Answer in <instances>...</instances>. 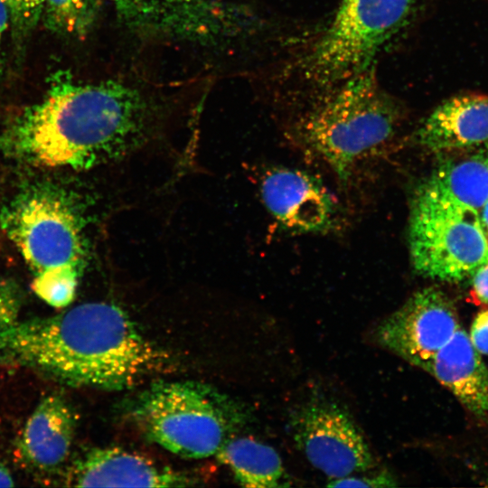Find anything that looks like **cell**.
<instances>
[{"label":"cell","instance_id":"6da1fadb","mask_svg":"<svg viewBox=\"0 0 488 488\" xmlns=\"http://www.w3.org/2000/svg\"><path fill=\"white\" fill-rule=\"evenodd\" d=\"M170 359L124 310L104 302L18 322L0 336V362L23 363L71 385L108 390L165 371Z\"/></svg>","mask_w":488,"mask_h":488},{"label":"cell","instance_id":"7a4b0ae2","mask_svg":"<svg viewBox=\"0 0 488 488\" xmlns=\"http://www.w3.org/2000/svg\"><path fill=\"white\" fill-rule=\"evenodd\" d=\"M151 125L152 108L136 89L116 80L79 83L63 72L16 119L7 146L35 165L89 169L139 146Z\"/></svg>","mask_w":488,"mask_h":488},{"label":"cell","instance_id":"3957f363","mask_svg":"<svg viewBox=\"0 0 488 488\" xmlns=\"http://www.w3.org/2000/svg\"><path fill=\"white\" fill-rule=\"evenodd\" d=\"M421 0H339L332 18L286 70L305 97L375 68L412 23Z\"/></svg>","mask_w":488,"mask_h":488},{"label":"cell","instance_id":"277c9868","mask_svg":"<svg viewBox=\"0 0 488 488\" xmlns=\"http://www.w3.org/2000/svg\"><path fill=\"white\" fill-rule=\"evenodd\" d=\"M375 68L308 96L295 128L345 179L354 163L389 140L402 106L379 83Z\"/></svg>","mask_w":488,"mask_h":488},{"label":"cell","instance_id":"5b68a950","mask_svg":"<svg viewBox=\"0 0 488 488\" xmlns=\"http://www.w3.org/2000/svg\"><path fill=\"white\" fill-rule=\"evenodd\" d=\"M133 416L149 439L185 458L216 455L243 422L222 395L197 382H158L143 391Z\"/></svg>","mask_w":488,"mask_h":488},{"label":"cell","instance_id":"8992f818","mask_svg":"<svg viewBox=\"0 0 488 488\" xmlns=\"http://www.w3.org/2000/svg\"><path fill=\"white\" fill-rule=\"evenodd\" d=\"M0 225L33 277L81 275L86 257L81 224L58 189L42 184L18 193L1 210Z\"/></svg>","mask_w":488,"mask_h":488},{"label":"cell","instance_id":"52a82bcc","mask_svg":"<svg viewBox=\"0 0 488 488\" xmlns=\"http://www.w3.org/2000/svg\"><path fill=\"white\" fill-rule=\"evenodd\" d=\"M415 269L421 275L458 282L488 262V239L479 211L417 193L409 227Z\"/></svg>","mask_w":488,"mask_h":488},{"label":"cell","instance_id":"ba28073f","mask_svg":"<svg viewBox=\"0 0 488 488\" xmlns=\"http://www.w3.org/2000/svg\"><path fill=\"white\" fill-rule=\"evenodd\" d=\"M130 32L157 39L219 45L254 34L261 19L247 5L221 0H108Z\"/></svg>","mask_w":488,"mask_h":488},{"label":"cell","instance_id":"9c48e42d","mask_svg":"<svg viewBox=\"0 0 488 488\" xmlns=\"http://www.w3.org/2000/svg\"><path fill=\"white\" fill-rule=\"evenodd\" d=\"M290 427L298 448L330 480L375 465L370 446L352 418L333 402L304 403L293 412Z\"/></svg>","mask_w":488,"mask_h":488},{"label":"cell","instance_id":"30bf717a","mask_svg":"<svg viewBox=\"0 0 488 488\" xmlns=\"http://www.w3.org/2000/svg\"><path fill=\"white\" fill-rule=\"evenodd\" d=\"M459 328L455 308L440 289L424 288L376 327L377 342L427 371L436 353Z\"/></svg>","mask_w":488,"mask_h":488},{"label":"cell","instance_id":"8fae6325","mask_svg":"<svg viewBox=\"0 0 488 488\" xmlns=\"http://www.w3.org/2000/svg\"><path fill=\"white\" fill-rule=\"evenodd\" d=\"M261 194L268 211L289 230L322 231L333 224L335 203L332 195L316 178L305 172L273 170L262 181Z\"/></svg>","mask_w":488,"mask_h":488},{"label":"cell","instance_id":"7c38bea8","mask_svg":"<svg viewBox=\"0 0 488 488\" xmlns=\"http://www.w3.org/2000/svg\"><path fill=\"white\" fill-rule=\"evenodd\" d=\"M70 482L73 486H187L192 479L149 457L122 447L94 448L73 465Z\"/></svg>","mask_w":488,"mask_h":488},{"label":"cell","instance_id":"4fadbf2b","mask_svg":"<svg viewBox=\"0 0 488 488\" xmlns=\"http://www.w3.org/2000/svg\"><path fill=\"white\" fill-rule=\"evenodd\" d=\"M76 423L72 408L61 396L44 397L17 442L16 453L23 465L41 473L61 467L70 455Z\"/></svg>","mask_w":488,"mask_h":488},{"label":"cell","instance_id":"5bb4252c","mask_svg":"<svg viewBox=\"0 0 488 488\" xmlns=\"http://www.w3.org/2000/svg\"><path fill=\"white\" fill-rule=\"evenodd\" d=\"M418 143L432 150H451L488 141V95L467 93L452 97L421 123Z\"/></svg>","mask_w":488,"mask_h":488},{"label":"cell","instance_id":"9a60e30c","mask_svg":"<svg viewBox=\"0 0 488 488\" xmlns=\"http://www.w3.org/2000/svg\"><path fill=\"white\" fill-rule=\"evenodd\" d=\"M474 415L488 420V368L467 333L458 328L427 371Z\"/></svg>","mask_w":488,"mask_h":488},{"label":"cell","instance_id":"2e32d148","mask_svg":"<svg viewBox=\"0 0 488 488\" xmlns=\"http://www.w3.org/2000/svg\"><path fill=\"white\" fill-rule=\"evenodd\" d=\"M418 193L479 211L488 200V149L443 164L419 187Z\"/></svg>","mask_w":488,"mask_h":488},{"label":"cell","instance_id":"e0dca14e","mask_svg":"<svg viewBox=\"0 0 488 488\" xmlns=\"http://www.w3.org/2000/svg\"><path fill=\"white\" fill-rule=\"evenodd\" d=\"M239 484L250 488L287 486L286 471L278 453L252 437L231 436L216 454Z\"/></svg>","mask_w":488,"mask_h":488},{"label":"cell","instance_id":"ac0fdd59","mask_svg":"<svg viewBox=\"0 0 488 488\" xmlns=\"http://www.w3.org/2000/svg\"><path fill=\"white\" fill-rule=\"evenodd\" d=\"M42 20L52 32L72 38H84L97 23L99 0H42Z\"/></svg>","mask_w":488,"mask_h":488},{"label":"cell","instance_id":"d6986e66","mask_svg":"<svg viewBox=\"0 0 488 488\" xmlns=\"http://www.w3.org/2000/svg\"><path fill=\"white\" fill-rule=\"evenodd\" d=\"M79 277L66 274H47L33 277L31 288L49 305L68 306L75 297Z\"/></svg>","mask_w":488,"mask_h":488},{"label":"cell","instance_id":"ffe728a7","mask_svg":"<svg viewBox=\"0 0 488 488\" xmlns=\"http://www.w3.org/2000/svg\"><path fill=\"white\" fill-rule=\"evenodd\" d=\"M7 8L10 24L17 39L31 33L42 20V0H2Z\"/></svg>","mask_w":488,"mask_h":488},{"label":"cell","instance_id":"44dd1931","mask_svg":"<svg viewBox=\"0 0 488 488\" xmlns=\"http://www.w3.org/2000/svg\"><path fill=\"white\" fill-rule=\"evenodd\" d=\"M23 294L12 279H0V336L18 323Z\"/></svg>","mask_w":488,"mask_h":488},{"label":"cell","instance_id":"7402d4cb","mask_svg":"<svg viewBox=\"0 0 488 488\" xmlns=\"http://www.w3.org/2000/svg\"><path fill=\"white\" fill-rule=\"evenodd\" d=\"M329 487H394L397 486L395 478L387 471L375 474L353 476L347 475L342 478L330 480Z\"/></svg>","mask_w":488,"mask_h":488},{"label":"cell","instance_id":"603a6c76","mask_svg":"<svg viewBox=\"0 0 488 488\" xmlns=\"http://www.w3.org/2000/svg\"><path fill=\"white\" fill-rule=\"evenodd\" d=\"M470 340L479 353L488 355V310L477 314L471 327Z\"/></svg>","mask_w":488,"mask_h":488},{"label":"cell","instance_id":"cb8c5ba5","mask_svg":"<svg viewBox=\"0 0 488 488\" xmlns=\"http://www.w3.org/2000/svg\"><path fill=\"white\" fill-rule=\"evenodd\" d=\"M472 296L477 304H488V262L473 274Z\"/></svg>","mask_w":488,"mask_h":488},{"label":"cell","instance_id":"d4e9b609","mask_svg":"<svg viewBox=\"0 0 488 488\" xmlns=\"http://www.w3.org/2000/svg\"><path fill=\"white\" fill-rule=\"evenodd\" d=\"M9 24H10V18H9L7 8L3 3V1L0 0V47H1L5 32L8 28Z\"/></svg>","mask_w":488,"mask_h":488},{"label":"cell","instance_id":"484cf974","mask_svg":"<svg viewBox=\"0 0 488 488\" xmlns=\"http://www.w3.org/2000/svg\"><path fill=\"white\" fill-rule=\"evenodd\" d=\"M14 477L8 467L0 461V487H13Z\"/></svg>","mask_w":488,"mask_h":488},{"label":"cell","instance_id":"4316f807","mask_svg":"<svg viewBox=\"0 0 488 488\" xmlns=\"http://www.w3.org/2000/svg\"><path fill=\"white\" fill-rule=\"evenodd\" d=\"M482 212L480 216L481 223L483 228L488 232V200L482 207Z\"/></svg>","mask_w":488,"mask_h":488}]
</instances>
